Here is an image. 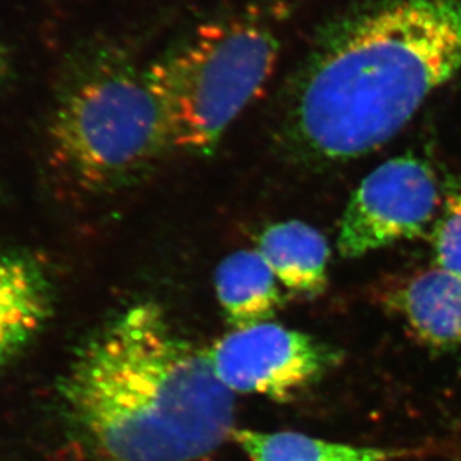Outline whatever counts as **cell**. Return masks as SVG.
Wrapping results in <instances>:
<instances>
[{"label": "cell", "instance_id": "obj_4", "mask_svg": "<svg viewBox=\"0 0 461 461\" xmlns=\"http://www.w3.org/2000/svg\"><path fill=\"white\" fill-rule=\"evenodd\" d=\"M278 52V40L267 27L222 20L197 27L149 65L172 149L212 153L269 81Z\"/></svg>", "mask_w": 461, "mask_h": 461}, {"label": "cell", "instance_id": "obj_9", "mask_svg": "<svg viewBox=\"0 0 461 461\" xmlns=\"http://www.w3.org/2000/svg\"><path fill=\"white\" fill-rule=\"evenodd\" d=\"M215 290L226 321L236 330L269 321L284 305L279 281L258 249L227 256L215 270Z\"/></svg>", "mask_w": 461, "mask_h": 461}, {"label": "cell", "instance_id": "obj_11", "mask_svg": "<svg viewBox=\"0 0 461 461\" xmlns=\"http://www.w3.org/2000/svg\"><path fill=\"white\" fill-rule=\"evenodd\" d=\"M251 461H390L403 451L335 444L292 431L231 433Z\"/></svg>", "mask_w": 461, "mask_h": 461}, {"label": "cell", "instance_id": "obj_10", "mask_svg": "<svg viewBox=\"0 0 461 461\" xmlns=\"http://www.w3.org/2000/svg\"><path fill=\"white\" fill-rule=\"evenodd\" d=\"M257 244L284 287L306 296L324 292L330 249L317 229L294 220L275 222L261 231Z\"/></svg>", "mask_w": 461, "mask_h": 461}, {"label": "cell", "instance_id": "obj_1", "mask_svg": "<svg viewBox=\"0 0 461 461\" xmlns=\"http://www.w3.org/2000/svg\"><path fill=\"white\" fill-rule=\"evenodd\" d=\"M461 69V0H381L322 32L293 81L279 135L306 163L387 144Z\"/></svg>", "mask_w": 461, "mask_h": 461}, {"label": "cell", "instance_id": "obj_6", "mask_svg": "<svg viewBox=\"0 0 461 461\" xmlns=\"http://www.w3.org/2000/svg\"><path fill=\"white\" fill-rule=\"evenodd\" d=\"M208 356L213 374L231 393L279 402L290 401L340 361L335 347L272 322L224 336Z\"/></svg>", "mask_w": 461, "mask_h": 461}, {"label": "cell", "instance_id": "obj_12", "mask_svg": "<svg viewBox=\"0 0 461 461\" xmlns=\"http://www.w3.org/2000/svg\"><path fill=\"white\" fill-rule=\"evenodd\" d=\"M438 267L461 278V193L449 197L435 233H433Z\"/></svg>", "mask_w": 461, "mask_h": 461}, {"label": "cell", "instance_id": "obj_13", "mask_svg": "<svg viewBox=\"0 0 461 461\" xmlns=\"http://www.w3.org/2000/svg\"><path fill=\"white\" fill-rule=\"evenodd\" d=\"M14 74V59L11 50L0 42V90L11 81Z\"/></svg>", "mask_w": 461, "mask_h": 461}, {"label": "cell", "instance_id": "obj_3", "mask_svg": "<svg viewBox=\"0 0 461 461\" xmlns=\"http://www.w3.org/2000/svg\"><path fill=\"white\" fill-rule=\"evenodd\" d=\"M169 151L149 66L109 41L66 59L47 126L49 163L61 183L106 196L140 183Z\"/></svg>", "mask_w": 461, "mask_h": 461}, {"label": "cell", "instance_id": "obj_5", "mask_svg": "<svg viewBox=\"0 0 461 461\" xmlns=\"http://www.w3.org/2000/svg\"><path fill=\"white\" fill-rule=\"evenodd\" d=\"M439 184L426 161L397 157L367 175L340 220V256L357 258L426 229L439 208Z\"/></svg>", "mask_w": 461, "mask_h": 461}, {"label": "cell", "instance_id": "obj_8", "mask_svg": "<svg viewBox=\"0 0 461 461\" xmlns=\"http://www.w3.org/2000/svg\"><path fill=\"white\" fill-rule=\"evenodd\" d=\"M51 312V288L35 261L0 254V369L17 357Z\"/></svg>", "mask_w": 461, "mask_h": 461}, {"label": "cell", "instance_id": "obj_7", "mask_svg": "<svg viewBox=\"0 0 461 461\" xmlns=\"http://www.w3.org/2000/svg\"><path fill=\"white\" fill-rule=\"evenodd\" d=\"M388 305L418 339L438 349L461 348V278L442 267L408 279L390 293Z\"/></svg>", "mask_w": 461, "mask_h": 461}, {"label": "cell", "instance_id": "obj_14", "mask_svg": "<svg viewBox=\"0 0 461 461\" xmlns=\"http://www.w3.org/2000/svg\"><path fill=\"white\" fill-rule=\"evenodd\" d=\"M0 199H2V188H0Z\"/></svg>", "mask_w": 461, "mask_h": 461}, {"label": "cell", "instance_id": "obj_2", "mask_svg": "<svg viewBox=\"0 0 461 461\" xmlns=\"http://www.w3.org/2000/svg\"><path fill=\"white\" fill-rule=\"evenodd\" d=\"M70 445L81 461H196L233 433L235 399L208 351L154 303L104 326L60 383Z\"/></svg>", "mask_w": 461, "mask_h": 461}]
</instances>
